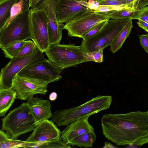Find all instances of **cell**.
<instances>
[{"label":"cell","mask_w":148,"mask_h":148,"mask_svg":"<svg viewBox=\"0 0 148 148\" xmlns=\"http://www.w3.org/2000/svg\"><path fill=\"white\" fill-rule=\"evenodd\" d=\"M26 102L35 121L36 125L52 116L51 105L49 102L41 97H30Z\"/></svg>","instance_id":"obj_15"},{"label":"cell","mask_w":148,"mask_h":148,"mask_svg":"<svg viewBox=\"0 0 148 148\" xmlns=\"http://www.w3.org/2000/svg\"><path fill=\"white\" fill-rule=\"evenodd\" d=\"M130 19H109L98 33L86 40H82L80 49L85 53L103 50L110 45Z\"/></svg>","instance_id":"obj_4"},{"label":"cell","mask_w":148,"mask_h":148,"mask_svg":"<svg viewBox=\"0 0 148 148\" xmlns=\"http://www.w3.org/2000/svg\"><path fill=\"white\" fill-rule=\"evenodd\" d=\"M30 9L24 10L0 31L1 49L15 42L32 39Z\"/></svg>","instance_id":"obj_5"},{"label":"cell","mask_w":148,"mask_h":148,"mask_svg":"<svg viewBox=\"0 0 148 148\" xmlns=\"http://www.w3.org/2000/svg\"><path fill=\"white\" fill-rule=\"evenodd\" d=\"M88 8L77 0H59L56 13L58 22L66 23L74 17Z\"/></svg>","instance_id":"obj_14"},{"label":"cell","mask_w":148,"mask_h":148,"mask_svg":"<svg viewBox=\"0 0 148 148\" xmlns=\"http://www.w3.org/2000/svg\"><path fill=\"white\" fill-rule=\"evenodd\" d=\"M39 143L11 139L3 130L0 131V148H34Z\"/></svg>","instance_id":"obj_17"},{"label":"cell","mask_w":148,"mask_h":148,"mask_svg":"<svg viewBox=\"0 0 148 148\" xmlns=\"http://www.w3.org/2000/svg\"><path fill=\"white\" fill-rule=\"evenodd\" d=\"M99 2V5H120L130 4L127 3L126 0H103Z\"/></svg>","instance_id":"obj_30"},{"label":"cell","mask_w":148,"mask_h":148,"mask_svg":"<svg viewBox=\"0 0 148 148\" xmlns=\"http://www.w3.org/2000/svg\"><path fill=\"white\" fill-rule=\"evenodd\" d=\"M133 0H126L127 3L128 4H132L133 5ZM134 6V5H133Z\"/></svg>","instance_id":"obj_40"},{"label":"cell","mask_w":148,"mask_h":148,"mask_svg":"<svg viewBox=\"0 0 148 148\" xmlns=\"http://www.w3.org/2000/svg\"><path fill=\"white\" fill-rule=\"evenodd\" d=\"M134 19L141 20L148 23V5L141 8L140 13Z\"/></svg>","instance_id":"obj_31"},{"label":"cell","mask_w":148,"mask_h":148,"mask_svg":"<svg viewBox=\"0 0 148 148\" xmlns=\"http://www.w3.org/2000/svg\"><path fill=\"white\" fill-rule=\"evenodd\" d=\"M44 52L48 60L61 72L66 68L85 62V52L80 46L73 44H52Z\"/></svg>","instance_id":"obj_6"},{"label":"cell","mask_w":148,"mask_h":148,"mask_svg":"<svg viewBox=\"0 0 148 148\" xmlns=\"http://www.w3.org/2000/svg\"><path fill=\"white\" fill-rule=\"evenodd\" d=\"M61 132L54 122L47 119L37 125L26 141L42 143L57 140L61 138Z\"/></svg>","instance_id":"obj_13"},{"label":"cell","mask_w":148,"mask_h":148,"mask_svg":"<svg viewBox=\"0 0 148 148\" xmlns=\"http://www.w3.org/2000/svg\"><path fill=\"white\" fill-rule=\"evenodd\" d=\"M138 1H139V0H133V5L134 7L135 8L136 5V4L137 3H138Z\"/></svg>","instance_id":"obj_39"},{"label":"cell","mask_w":148,"mask_h":148,"mask_svg":"<svg viewBox=\"0 0 148 148\" xmlns=\"http://www.w3.org/2000/svg\"><path fill=\"white\" fill-rule=\"evenodd\" d=\"M29 0H19L18 1L15 3L12 8L10 18L5 26L9 24L23 10L29 8Z\"/></svg>","instance_id":"obj_24"},{"label":"cell","mask_w":148,"mask_h":148,"mask_svg":"<svg viewBox=\"0 0 148 148\" xmlns=\"http://www.w3.org/2000/svg\"><path fill=\"white\" fill-rule=\"evenodd\" d=\"M103 0H97V1H102Z\"/></svg>","instance_id":"obj_42"},{"label":"cell","mask_w":148,"mask_h":148,"mask_svg":"<svg viewBox=\"0 0 148 148\" xmlns=\"http://www.w3.org/2000/svg\"><path fill=\"white\" fill-rule=\"evenodd\" d=\"M103 50L99 51H90L84 53V62H95L99 63L103 61Z\"/></svg>","instance_id":"obj_27"},{"label":"cell","mask_w":148,"mask_h":148,"mask_svg":"<svg viewBox=\"0 0 148 148\" xmlns=\"http://www.w3.org/2000/svg\"><path fill=\"white\" fill-rule=\"evenodd\" d=\"M2 121L1 130L12 139L33 130L36 126L26 102L10 111Z\"/></svg>","instance_id":"obj_3"},{"label":"cell","mask_w":148,"mask_h":148,"mask_svg":"<svg viewBox=\"0 0 148 148\" xmlns=\"http://www.w3.org/2000/svg\"><path fill=\"white\" fill-rule=\"evenodd\" d=\"M71 147L70 145L63 142L61 138L57 140L39 143L34 148H69Z\"/></svg>","instance_id":"obj_25"},{"label":"cell","mask_w":148,"mask_h":148,"mask_svg":"<svg viewBox=\"0 0 148 148\" xmlns=\"http://www.w3.org/2000/svg\"><path fill=\"white\" fill-rule=\"evenodd\" d=\"M88 8L91 10L95 11L100 5L98 1L95 0H89L88 1Z\"/></svg>","instance_id":"obj_33"},{"label":"cell","mask_w":148,"mask_h":148,"mask_svg":"<svg viewBox=\"0 0 148 148\" xmlns=\"http://www.w3.org/2000/svg\"><path fill=\"white\" fill-rule=\"evenodd\" d=\"M139 27L143 29L148 33V23L143 21L138 20L137 23Z\"/></svg>","instance_id":"obj_35"},{"label":"cell","mask_w":148,"mask_h":148,"mask_svg":"<svg viewBox=\"0 0 148 148\" xmlns=\"http://www.w3.org/2000/svg\"><path fill=\"white\" fill-rule=\"evenodd\" d=\"M38 0H29V8H31L33 6Z\"/></svg>","instance_id":"obj_38"},{"label":"cell","mask_w":148,"mask_h":148,"mask_svg":"<svg viewBox=\"0 0 148 148\" xmlns=\"http://www.w3.org/2000/svg\"><path fill=\"white\" fill-rule=\"evenodd\" d=\"M48 84L42 80L17 74L12 80L11 88L15 92L17 99L24 101L36 94H46Z\"/></svg>","instance_id":"obj_11"},{"label":"cell","mask_w":148,"mask_h":148,"mask_svg":"<svg viewBox=\"0 0 148 148\" xmlns=\"http://www.w3.org/2000/svg\"><path fill=\"white\" fill-rule=\"evenodd\" d=\"M107 21L102 22L95 26L82 36L83 40H86L98 33L103 28L106 24Z\"/></svg>","instance_id":"obj_29"},{"label":"cell","mask_w":148,"mask_h":148,"mask_svg":"<svg viewBox=\"0 0 148 148\" xmlns=\"http://www.w3.org/2000/svg\"><path fill=\"white\" fill-rule=\"evenodd\" d=\"M44 55L38 48L32 54L11 59L1 70L0 89L10 88L15 76L27 65L44 58Z\"/></svg>","instance_id":"obj_8"},{"label":"cell","mask_w":148,"mask_h":148,"mask_svg":"<svg viewBox=\"0 0 148 148\" xmlns=\"http://www.w3.org/2000/svg\"><path fill=\"white\" fill-rule=\"evenodd\" d=\"M148 5V0H139L136 4L135 9H139Z\"/></svg>","instance_id":"obj_34"},{"label":"cell","mask_w":148,"mask_h":148,"mask_svg":"<svg viewBox=\"0 0 148 148\" xmlns=\"http://www.w3.org/2000/svg\"><path fill=\"white\" fill-rule=\"evenodd\" d=\"M37 48L33 41L26 40V42L16 57H25L33 53Z\"/></svg>","instance_id":"obj_26"},{"label":"cell","mask_w":148,"mask_h":148,"mask_svg":"<svg viewBox=\"0 0 148 148\" xmlns=\"http://www.w3.org/2000/svg\"><path fill=\"white\" fill-rule=\"evenodd\" d=\"M101 123L103 135L117 145L148 143V111L106 114Z\"/></svg>","instance_id":"obj_1"},{"label":"cell","mask_w":148,"mask_h":148,"mask_svg":"<svg viewBox=\"0 0 148 148\" xmlns=\"http://www.w3.org/2000/svg\"><path fill=\"white\" fill-rule=\"evenodd\" d=\"M78 0V1L83 0V1H88L89 0Z\"/></svg>","instance_id":"obj_41"},{"label":"cell","mask_w":148,"mask_h":148,"mask_svg":"<svg viewBox=\"0 0 148 148\" xmlns=\"http://www.w3.org/2000/svg\"><path fill=\"white\" fill-rule=\"evenodd\" d=\"M141 8L136 9L126 8L120 10L106 12L108 14L110 19H134L140 13Z\"/></svg>","instance_id":"obj_22"},{"label":"cell","mask_w":148,"mask_h":148,"mask_svg":"<svg viewBox=\"0 0 148 148\" xmlns=\"http://www.w3.org/2000/svg\"><path fill=\"white\" fill-rule=\"evenodd\" d=\"M18 0H0V31L6 25L9 20L11 9Z\"/></svg>","instance_id":"obj_20"},{"label":"cell","mask_w":148,"mask_h":148,"mask_svg":"<svg viewBox=\"0 0 148 148\" xmlns=\"http://www.w3.org/2000/svg\"><path fill=\"white\" fill-rule=\"evenodd\" d=\"M111 144L110 142H105L104 147L103 148H117Z\"/></svg>","instance_id":"obj_37"},{"label":"cell","mask_w":148,"mask_h":148,"mask_svg":"<svg viewBox=\"0 0 148 148\" xmlns=\"http://www.w3.org/2000/svg\"><path fill=\"white\" fill-rule=\"evenodd\" d=\"M112 102L111 96L99 95L80 106L57 110L52 114L51 120L58 126L67 125L76 120L109 108Z\"/></svg>","instance_id":"obj_2"},{"label":"cell","mask_w":148,"mask_h":148,"mask_svg":"<svg viewBox=\"0 0 148 148\" xmlns=\"http://www.w3.org/2000/svg\"><path fill=\"white\" fill-rule=\"evenodd\" d=\"M30 18L31 39L37 48L44 52L50 45L47 14L42 10L30 9Z\"/></svg>","instance_id":"obj_10"},{"label":"cell","mask_w":148,"mask_h":148,"mask_svg":"<svg viewBox=\"0 0 148 148\" xmlns=\"http://www.w3.org/2000/svg\"><path fill=\"white\" fill-rule=\"evenodd\" d=\"M16 99V93L11 88L0 89L1 116L6 114Z\"/></svg>","instance_id":"obj_18"},{"label":"cell","mask_w":148,"mask_h":148,"mask_svg":"<svg viewBox=\"0 0 148 148\" xmlns=\"http://www.w3.org/2000/svg\"><path fill=\"white\" fill-rule=\"evenodd\" d=\"M109 19L106 12H98L88 9L66 23L63 29L67 31L69 36L82 38L84 34L92 27Z\"/></svg>","instance_id":"obj_7"},{"label":"cell","mask_w":148,"mask_h":148,"mask_svg":"<svg viewBox=\"0 0 148 148\" xmlns=\"http://www.w3.org/2000/svg\"><path fill=\"white\" fill-rule=\"evenodd\" d=\"M140 44L145 51L148 54V33L139 36Z\"/></svg>","instance_id":"obj_32"},{"label":"cell","mask_w":148,"mask_h":148,"mask_svg":"<svg viewBox=\"0 0 148 148\" xmlns=\"http://www.w3.org/2000/svg\"><path fill=\"white\" fill-rule=\"evenodd\" d=\"M89 117L77 119L67 125L66 128L61 132V138L63 142L68 144L70 140L77 136L94 131L92 126L88 121Z\"/></svg>","instance_id":"obj_16"},{"label":"cell","mask_w":148,"mask_h":148,"mask_svg":"<svg viewBox=\"0 0 148 148\" xmlns=\"http://www.w3.org/2000/svg\"><path fill=\"white\" fill-rule=\"evenodd\" d=\"M25 42L26 40L17 41L1 49L5 57L10 59L16 57Z\"/></svg>","instance_id":"obj_23"},{"label":"cell","mask_w":148,"mask_h":148,"mask_svg":"<svg viewBox=\"0 0 148 148\" xmlns=\"http://www.w3.org/2000/svg\"><path fill=\"white\" fill-rule=\"evenodd\" d=\"M132 20H130L110 45V49L113 53H115L121 48L125 40L129 37L133 27Z\"/></svg>","instance_id":"obj_19"},{"label":"cell","mask_w":148,"mask_h":148,"mask_svg":"<svg viewBox=\"0 0 148 148\" xmlns=\"http://www.w3.org/2000/svg\"><path fill=\"white\" fill-rule=\"evenodd\" d=\"M57 97V95L56 92H52L49 95V98L50 100L54 101L56 100Z\"/></svg>","instance_id":"obj_36"},{"label":"cell","mask_w":148,"mask_h":148,"mask_svg":"<svg viewBox=\"0 0 148 148\" xmlns=\"http://www.w3.org/2000/svg\"><path fill=\"white\" fill-rule=\"evenodd\" d=\"M96 139V136L94 131L91 132L74 138L68 144L85 148L91 147Z\"/></svg>","instance_id":"obj_21"},{"label":"cell","mask_w":148,"mask_h":148,"mask_svg":"<svg viewBox=\"0 0 148 148\" xmlns=\"http://www.w3.org/2000/svg\"><path fill=\"white\" fill-rule=\"evenodd\" d=\"M59 0H38L32 7L33 10H42L46 12L48 20V28L50 45L60 43L62 38L63 24L57 19L56 10Z\"/></svg>","instance_id":"obj_12"},{"label":"cell","mask_w":148,"mask_h":148,"mask_svg":"<svg viewBox=\"0 0 148 148\" xmlns=\"http://www.w3.org/2000/svg\"><path fill=\"white\" fill-rule=\"evenodd\" d=\"M61 72L54 64L44 58L27 65L17 74L42 80L49 84L61 79Z\"/></svg>","instance_id":"obj_9"},{"label":"cell","mask_w":148,"mask_h":148,"mask_svg":"<svg viewBox=\"0 0 148 148\" xmlns=\"http://www.w3.org/2000/svg\"><path fill=\"white\" fill-rule=\"evenodd\" d=\"M126 8H135L133 5L131 4L120 5H100L98 8L95 11L98 12H106L118 10Z\"/></svg>","instance_id":"obj_28"}]
</instances>
